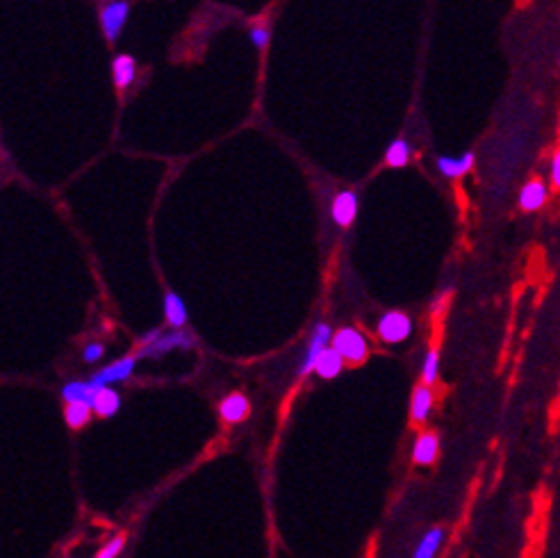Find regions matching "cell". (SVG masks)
<instances>
[{"mask_svg": "<svg viewBox=\"0 0 560 558\" xmlns=\"http://www.w3.org/2000/svg\"><path fill=\"white\" fill-rule=\"evenodd\" d=\"M558 388H560V385H558Z\"/></svg>", "mask_w": 560, "mask_h": 558, "instance_id": "83f0119b", "label": "cell"}, {"mask_svg": "<svg viewBox=\"0 0 560 558\" xmlns=\"http://www.w3.org/2000/svg\"><path fill=\"white\" fill-rule=\"evenodd\" d=\"M437 372H440V352L431 349L422 362V381L426 385H433L437 381Z\"/></svg>", "mask_w": 560, "mask_h": 558, "instance_id": "44dd1931", "label": "cell"}, {"mask_svg": "<svg viewBox=\"0 0 560 558\" xmlns=\"http://www.w3.org/2000/svg\"><path fill=\"white\" fill-rule=\"evenodd\" d=\"M124 545H126V536L112 538V540H110V543L105 545V547L101 549V552H98L96 556H98V558H112V556H118V554H121V549H124Z\"/></svg>", "mask_w": 560, "mask_h": 558, "instance_id": "603a6c76", "label": "cell"}, {"mask_svg": "<svg viewBox=\"0 0 560 558\" xmlns=\"http://www.w3.org/2000/svg\"><path fill=\"white\" fill-rule=\"evenodd\" d=\"M412 333V319L406 312H387L378 321V336L387 344H402L410 337Z\"/></svg>", "mask_w": 560, "mask_h": 558, "instance_id": "7a4b0ae2", "label": "cell"}, {"mask_svg": "<svg viewBox=\"0 0 560 558\" xmlns=\"http://www.w3.org/2000/svg\"><path fill=\"white\" fill-rule=\"evenodd\" d=\"M118 406H121V397H118V392L105 385V388H101V392L96 394L93 413H96L98 417H112V415H117Z\"/></svg>", "mask_w": 560, "mask_h": 558, "instance_id": "e0dca14e", "label": "cell"}, {"mask_svg": "<svg viewBox=\"0 0 560 558\" xmlns=\"http://www.w3.org/2000/svg\"><path fill=\"white\" fill-rule=\"evenodd\" d=\"M134 73H137V62H134L133 57L130 55L114 57L112 78L117 89H128L134 80Z\"/></svg>", "mask_w": 560, "mask_h": 558, "instance_id": "5bb4252c", "label": "cell"}, {"mask_svg": "<svg viewBox=\"0 0 560 558\" xmlns=\"http://www.w3.org/2000/svg\"><path fill=\"white\" fill-rule=\"evenodd\" d=\"M134 365H137V358H133V356L121 358V360L112 362V365H108L105 369L93 374L92 381L96 383V385H101V388H105V385H110V383L128 381L130 374L134 372Z\"/></svg>", "mask_w": 560, "mask_h": 558, "instance_id": "52a82bcc", "label": "cell"}, {"mask_svg": "<svg viewBox=\"0 0 560 558\" xmlns=\"http://www.w3.org/2000/svg\"><path fill=\"white\" fill-rule=\"evenodd\" d=\"M165 315L171 328H183L187 324V305L175 292L165 295Z\"/></svg>", "mask_w": 560, "mask_h": 558, "instance_id": "2e32d148", "label": "cell"}, {"mask_svg": "<svg viewBox=\"0 0 560 558\" xmlns=\"http://www.w3.org/2000/svg\"><path fill=\"white\" fill-rule=\"evenodd\" d=\"M431 408H433V390H431V385L424 383V385L415 388V392H412V401H410L412 422H417V425L426 422L428 415H431Z\"/></svg>", "mask_w": 560, "mask_h": 558, "instance_id": "4fadbf2b", "label": "cell"}, {"mask_svg": "<svg viewBox=\"0 0 560 558\" xmlns=\"http://www.w3.org/2000/svg\"><path fill=\"white\" fill-rule=\"evenodd\" d=\"M410 160V144L406 140H394L386 150V162L390 166H406Z\"/></svg>", "mask_w": 560, "mask_h": 558, "instance_id": "ffe728a7", "label": "cell"}, {"mask_svg": "<svg viewBox=\"0 0 560 558\" xmlns=\"http://www.w3.org/2000/svg\"><path fill=\"white\" fill-rule=\"evenodd\" d=\"M248 413H251V403H248V399L239 392L228 394L222 401V406H219V415H222V419L228 422V425L242 422V419L248 417Z\"/></svg>", "mask_w": 560, "mask_h": 558, "instance_id": "9c48e42d", "label": "cell"}, {"mask_svg": "<svg viewBox=\"0 0 560 558\" xmlns=\"http://www.w3.org/2000/svg\"><path fill=\"white\" fill-rule=\"evenodd\" d=\"M269 36H272V32H269V28L264 23H257V26L251 28V42L260 51H264L269 46Z\"/></svg>", "mask_w": 560, "mask_h": 558, "instance_id": "7402d4cb", "label": "cell"}, {"mask_svg": "<svg viewBox=\"0 0 560 558\" xmlns=\"http://www.w3.org/2000/svg\"><path fill=\"white\" fill-rule=\"evenodd\" d=\"M159 336H162V331H159V328H155V331H149V333H146L144 337H142V340H139V346H149V344H153V342L158 340Z\"/></svg>", "mask_w": 560, "mask_h": 558, "instance_id": "4316f807", "label": "cell"}, {"mask_svg": "<svg viewBox=\"0 0 560 558\" xmlns=\"http://www.w3.org/2000/svg\"><path fill=\"white\" fill-rule=\"evenodd\" d=\"M98 392H101V385H96L92 378H89V381L67 383V385L62 388V397L67 403L83 401V403H89V406H93Z\"/></svg>", "mask_w": 560, "mask_h": 558, "instance_id": "7c38bea8", "label": "cell"}, {"mask_svg": "<svg viewBox=\"0 0 560 558\" xmlns=\"http://www.w3.org/2000/svg\"><path fill=\"white\" fill-rule=\"evenodd\" d=\"M190 346H194V337H191L190 333L175 331V333H169V336L162 333L153 344L139 346V356H146V358L162 356V353H169L171 349H190Z\"/></svg>", "mask_w": 560, "mask_h": 558, "instance_id": "8992f818", "label": "cell"}, {"mask_svg": "<svg viewBox=\"0 0 560 558\" xmlns=\"http://www.w3.org/2000/svg\"><path fill=\"white\" fill-rule=\"evenodd\" d=\"M449 295H451V292H442V295H440L435 301H433V305H431V315L433 317L442 315V311H444V308H447V303H449Z\"/></svg>", "mask_w": 560, "mask_h": 558, "instance_id": "484cf974", "label": "cell"}, {"mask_svg": "<svg viewBox=\"0 0 560 558\" xmlns=\"http://www.w3.org/2000/svg\"><path fill=\"white\" fill-rule=\"evenodd\" d=\"M442 540H444L442 529H431V531H428L426 536L422 538V543L417 545V549H415V554H412V556L415 558L435 556L437 549H440V545H442Z\"/></svg>", "mask_w": 560, "mask_h": 558, "instance_id": "d6986e66", "label": "cell"}, {"mask_svg": "<svg viewBox=\"0 0 560 558\" xmlns=\"http://www.w3.org/2000/svg\"><path fill=\"white\" fill-rule=\"evenodd\" d=\"M342 365H345L342 353H339L335 346H329V349L319 356L317 365H314V372H317L321 378H335L339 372H342Z\"/></svg>", "mask_w": 560, "mask_h": 558, "instance_id": "9a60e30c", "label": "cell"}, {"mask_svg": "<svg viewBox=\"0 0 560 558\" xmlns=\"http://www.w3.org/2000/svg\"><path fill=\"white\" fill-rule=\"evenodd\" d=\"M103 344H98V342H93V344H89L87 349H85V353H83V358H85V362H96V360H101V356H103Z\"/></svg>", "mask_w": 560, "mask_h": 558, "instance_id": "d4e9b609", "label": "cell"}, {"mask_svg": "<svg viewBox=\"0 0 560 558\" xmlns=\"http://www.w3.org/2000/svg\"><path fill=\"white\" fill-rule=\"evenodd\" d=\"M333 346L351 365L353 362H362L367 358V342L362 337V333L355 331V328H342V331L335 333Z\"/></svg>", "mask_w": 560, "mask_h": 558, "instance_id": "277c9868", "label": "cell"}, {"mask_svg": "<svg viewBox=\"0 0 560 558\" xmlns=\"http://www.w3.org/2000/svg\"><path fill=\"white\" fill-rule=\"evenodd\" d=\"M333 337H335V333H333V328H330V324L321 321V324L314 326L312 337H310L308 349H305L304 362H301V369H298V374H301V376L314 372V365H317L319 356H321V353L329 349V342L333 340Z\"/></svg>", "mask_w": 560, "mask_h": 558, "instance_id": "6da1fadb", "label": "cell"}, {"mask_svg": "<svg viewBox=\"0 0 560 558\" xmlns=\"http://www.w3.org/2000/svg\"><path fill=\"white\" fill-rule=\"evenodd\" d=\"M130 5L126 0H110L101 10V26H103V35L108 36V42H117L121 30H124L126 21H128Z\"/></svg>", "mask_w": 560, "mask_h": 558, "instance_id": "3957f363", "label": "cell"}, {"mask_svg": "<svg viewBox=\"0 0 560 558\" xmlns=\"http://www.w3.org/2000/svg\"><path fill=\"white\" fill-rule=\"evenodd\" d=\"M549 185L542 178H531L519 190V207L522 213H538L549 201Z\"/></svg>", "mask_w": 560, "mask_h": 558, "instance_id": "5b68a950", "label": "cell"}, {"mask_svg": "<svg viewBox=\"0 0 560 558\" xmlns=\"http://www.w3.org/2000/svg\"><path fill=\"white\" fill-rule=\"evenodd\" d=\"M437 454H440V438L435 433L426 431L417 438L415 449H412V460L417 465H433L437 460Z\"/></svg>", "mask_w": 560, "mask_h": 558, "instance_id": "8fae6325", "label": "cell"}, {"mask_svg": "<svg viewBox=\"0 0 560 558\" xmlns=\"http://www.w3.org/2000/svg\"><path fill=\"white\" fill-rule=\"evenodd\" d=\"M92 410H93V406H89V403L73 401L67 406L64 419H67V425L71 426V429H83V426L89 422V417H92Z\"/></svg>", "mask_w": 560, "mask_h": 558, "instance_id": "ac0fdd59", "label": "cell"}, {"mask_svg": "<svg viewBox=\"0 0 560 558\" xmlns=\"http://www.w3.org/2000/svg\"><path fill=\"white\" fill-rule=\"evenodd\" d=\"M549 182L556 191H560V149L554 150L549 160Z\"/></svg>", "mask_w": 560, "mask_h": 558, "instance_id": "cb8c5ba5", "label": "cell"}, {"mask_svg": "<svg viewBox=\"0 0 560 558\" xmlns=\"http://www.w3.org/2000/svg\"><path fill=\"white\" fill-rule=\"evenodd\" d=\"M474 162H476V156H474L472 150H465L463 156H458V158L442 156V158H437V171L447 178H463L465 174L472 171Z\"/></svg>", "mask_w": 560, "mask_h": 558, "instance_id": "30bf717a", "label": "cell"}, {"mask_svg": "<svg viewBox=\"0 0 560 558\" xmlns=\"http://www.w3.org/2000/svg\"><path fill=\"white\" fill-rule=\"evenodd\" d=\"M333 222L337 226H351L353 219L358 217V194L355 191H339L335 197L333 207H330Z\"/></svg>", "mask_w": 560, "mask_h": 558, "instance_id": "ba28073f", "label": "cell"}]
</instances>
